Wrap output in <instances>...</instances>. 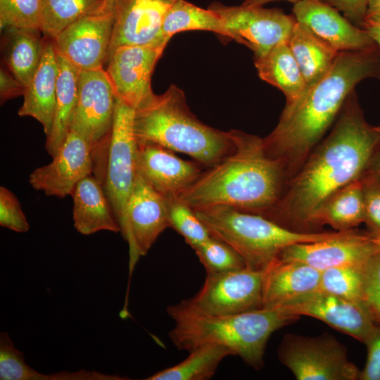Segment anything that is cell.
I'll use <instances>...</instances> for the list:
<instances>
[{
  "label": "cell",
  "mask_w": 380,
  "mask_h": 380,
  "mask_svg": "<svg viewBox=\"0 0 380 380\" xmlns=\"http://www.w3.org/2000/svg\"><path fill=\"white\" fill-rule=\"evenodd\" d=\"M104 7L106 0H42L41 30L53 39L72 23Z\"/></svg>",
  "instance_id": "31"
},
{
  "label": "cell",
  "mask_w": 380,
  "mask_h": 380,
  "mask_svg": "<svg viewBox=\"0 0 380 380\" xmlns=\"http://www.w3.org/2000/svg\"><path fill=\"white\" fill-rule=\"evenodd\" d=\"M120 0H106V6L111 8H116Z\"/></svg>",
  "instance_id": "47"
},
{
  "label": "cell",
  "mask_w": 380,
  "mask_h": 380,
  "mask_svg": "<svg viewBox=\"0 0 380 380\" xmlns=\"http://www.w3.org/2000/svg\"><path fill=\"white\" fill-rule=\"evenodd\" d=\"M283 307L292 315L318 319L363 343L377 325L364 302L349 300L321 290Z\"/></svg>",
  "instance_id": "16"
},
{
  "label": "cell",
  "mask_w": 380,
  "mask_h": 380,
  "mask_svg": "<svg viewBox=\"0 0 380 380\" xmlns=\"http://www.w3.org/2000/svg\"><path fill=\"white\" fill-rule=\"evenodd\" d=\"M367 170L380 175V142L369 162Z\"/></svg>",
  "instance_id": "45"
},
{
  "label": "cell",
  "mask_w": 380,
  "mask_h": 380,
  "mask_svg": "<svg viewBox=\"0 0 380 380\" xmlns=\"http://www.w3.org/2000/svg\"><path fill=\"white\" fill-rule=\"evenodd\" d=\"M380 134L365 119L355 90L330 134L289 179L279 201L262 215L288 229L310 231V220L329 196L367 170Z\"/></svg>",
  "instance_id": "1"
},
{
  "label": "cell",
  "mask_w": 380,
  "mask_h": 380,
  "mask_svg": "<svg viewBox=\"0 0 380 380\" xmlns=\"http://www.w3.org/2000/svg\"><path fill=\"white\" fill-rule=\"evenodd\" d=\"M378 236L355 229L324 241L296 243L284 248L277 259L305 263L319 271L344 266H364L379 251Z\"/></svg>",
  "instance_id": "14"
},
{
  "label": "cell",
  "mask_w": 380,
  "mask_h": 380,
  "mask_svg": "<svg viewBox=\"0 0 380 380\" xmlns=\"http://www.w3.org/2000/svg\"><path fill=\"white\" fill-rule=\"evenodd\" d=\"M292 11L297 21L338 52L362 50L376 44L366 30L319 0H300Z\"/></svg>",
  "instance_id": "19"
},
{
  "label": "cell",
  "mask_w": 380,
  "mask_h": 380,
  "mask_svg": "<svg viewBox=\"0 0 380 380\" xmlns=\"http://www.w3.org/2000/svg\"><path fill=\"white\" fill-rule=\"evenodd\" d=\"M194 211L212 236L231 246L243 258L246 267L254 270H265L289 246L327 240L345 232L295 231L229 205Z\"/></svg>",
  "instance_id": "6"
},
{
  "label": "cell",
  "mask_w": 380,
  "mask_h": 380,
  "mask_svg": "<svg viewBox=\"0 0 380 380\" xmlns=\"http://www.w3.org/2000/svg\"><path fill=\"white\" fill-rule=\"evenodd\" d=\"M175 1L120 0L115 11L108 56L120 46L158 41L166 13Z\"/></svg>",
  "instance_id": "20"
},
{
  "label": "cell",
  "mask_w": 380,
  "mask_h": 380,
  "mask_svg": "<svg viewBox=\"0 0 380 380\" xmlns=\"http://www.w3.org/2000/svg\"><path fill=\"white\" fill-rule=\"evenodd\" d=\"M0 379H46V374L36 371L26 363L24 354L15 347L6 332L0 333Z\"/></svg>",
  "instance_id": "35"
},
{
  "label": "cell",
  "mask_w": 380,
  "mask_h": 380,
  "mask_svg": "<svg viewBox=\"0 0 380 380\" xmlns=\"http://www.w3.org/2000/svg\"><path fill=\"white\" fill-rule=\"evenodd\" d=\"M170 227L174 229L193 249L211 236L195 211L177 195L165 196Z\"/></svg>",
  "instance_id": "32"
},
{
  "label": "cell",
  "mask_w": 380,
  "mask_h": 380,
  "mask_svg": "<svg viewBox=\"0 0 380 380\" xmlns=\"http://www.w3.org/2000/svg\"><path fill=\"white\" fill-rule=\"evenodd\" d=\"M229 132L235 150L204 170L177 196L194 210L223 205L263 215L283 194L286 184L284 170L267 155L262 138L239 130Z\"/></svg>",
  "instance_id": "3"
},
{
  "label": "cell",
  "mask_w": 380,
  "mask_h": 380,
  "mask_svg": "<svg viewBox=\"0 0 380 380\" xmlns=\"http://www.w3.org/2000/svg\"><path fill=\"white\" fill-rule=\"evenodd\" d=\"M254 61L258 76L283 92L285 107L295 104L309 88L286 41Z\"/></svg>",
  "instance_id": "25"
},
{
  "label": "cell",
  "mask_w": 380,
  "mask_h": 380,
  "mask_svg": "<svg viewBox=\"0 0 380 380\" xmlns=\"http://www.w3.org/2000/svg\"><path fill=\"white\" fill-rule=\"evenodd\" d=\"M57 58L58 72L55 115L51 130L45 143L46 150L52 157L62 146L70 131L78 101V79L80 72L58 53Z\"/></svg>",
  "instance_id": "28"
},
{
  "label": "cell",
  "mask_w": 380,
  "mask_h": 380,
  "mask_svg": "<svg viewBox=\"0 0 380 380\" xmlns=\"http://www.w3.org/2000/svg\"><path fill=\"white\" fill-rule=\"evenodd\" d=\"M222 18L236 42L254 52V58L266 55L279 43L288 41L296 22L293 15L279 8L262 6H227L213 3L210 7Z\"/></svg>",
  "instance_id": "10"
},
{
  "label": "cell",
  "mask_w": 380,
  "mask_h": 380,
  "mask_svg": "<svg viewBox=\"0 0 380 380\" xmlns=\"http://www.w3.org/2000/svg\"><path fill=\"white\" fill-rule=\"evenodd\" d=\"M0 225L19 233L30 229L18 199L4 186L0 187Z\"/></svg>",
  "instance_id": "39"
},
{
  "label": "cell",
  "mask_w": 380,
  "mask_h": 380,
  "mask_svg": "<svg viewBox=\"0 0 380 380\" xmlns=\"http://www.w3.org/2000/svg\"><path fill=\"white\" fill-rule=\"evenodd\" d=\"M321 271L301 262L274 260L264 270L262 308L283 306L319 290Z\"/></svg>",
  "instance_id": "21"
},
{
  "label": "cell",
  "mask_w": 380,
  "mask_h": 380,
  "mask_svg": "<svg viewBox=\"0 0 380 380\" xmlns=\"http://www.w3.org/2000/svg\"><path fill=\"white\" fill-rule=\"evenodd\" d=\"M343 13L350 22L363 28L369 0H319Z\"/></svg>",
  "instance_id": "41"
},
{
  "label": "cell",
  "mask_w": 380,
  "mask_h": 380,
  "mask_svg": "<svg viewBox=\"0 0 380 380\" xmlns=\"http://www.w3.org/2000/svg\"><path fill=\"white\" fill-rule=\"evenodd\" d=\"M363 277L364 303L380 325V250L364 266Z\"/></svg>",
  "instance_id": "38"
},
{
  "label": "cell",
  "mask_w": 380,
  "mask_h": 380,
  "mask_svg": "<svg viewBox=\"0 0 380 380\" xmlns=\"http://www.w3.org/2000/svg\"><path fill=\"white\" fill-rule=\"evenodd\" d=\"M115 11L104 7L70 24L52 39L56 52L80 71L103 67L108 58Z\"/></svg>",
  "instance_id": "13"
},
{
  "label": "cell",
  "mask_w": 380,
  "mask_h": 380,
  "mask_svg": "<svg viewBox=\"0 0 380 380\" xmlns=\"http://www.w3.org/2000/svg\"><path fill=\"white\" fill-rule=\"evenodd\" d=\"M168 42L158 40L141 46H122L108 56L106 72L116 96L135 109L153 95L151 79Z\"/></svg>",
  "instance_id": "15"
},
{
  "label": "cell",
  "mask_w": 380,
  "mask_h": 380,
  "mask_svg": "<svg viewBox=\"0 0 380 380\" xmlns=\"http://www.w3.org/2000/svg\"><path fill=\"white\" fill-rule=\"evenodd\" d=\"M363 29L369 33L374 42L380 48V23L366 20L363 25Z\"/></svg>",
  "instance_id": "43"
},
{
  "label": "cell",
  "mask_w": 380,
  "mask_h": 380,
  "mask_svg": "<svg viewBox=\"0 0 380 380\" xmlns=\"http://www.w3.org/2000/svg\"><path fill=\"white\" fill-rule=\"evenodd\" d=\"M53 160L36 168L29 182L36 190L46 195L65 198L76 184L93 175L94 165L89 146L77 133L69 131Z\"/></svg>",
  "instance_id": "17"
},
{
  "label": "cell",
  "mask_w": 380,
  "mask_h": 380,
  "mask_svg": "<svg viewBox=\"0 0 380 380\" xmlns=\"http://www.w3.org/2000/svg\"><path fill=\"white\" fill-rule=\"evenodd\" d=\"M367 349L365 365L359 380H380V325H376L364 343Z\"/></svg>",
  "instance_id": "40"
},
{
  "label": "cell",
  "mask_w": 380,
  "mask_h": 380,
  "mask_svg": "<svg viewBox=\"0 0 380 380\" xmlns=\"http://www.w3.org/2000/svg\"><path fill=\"white\" fill-rule=\"evenodd\" d=\"M194 251L206 273H220L246 267L241 255L228 243L212 236Z\"/></svg>",
  "instance_id": "34"
},
{
  "label": "cell",
  "mask_w": 380,
  "mask_h": 380,
  "mask_svg": "<svg viewBox=\"0 0 380 380\" xmlns=\"http://www.w3.org/2000/svg\"><path fill=\"white\" fill-rule=\"evenodd\" d=\"M4 30L5 61L10 72L25 88L40 65L46 41L38 29L9 27Z\"/></svg>",
  "instance_id": "27"
},
{
  "label": "cell",
  "mask_w": 380,
  "mask_h": 380,
  "mask_svg": "<svg viewBox=\"0 0 380 380\" xmlns=\"http://www.w3.org/2000/svg\"><path fill=\"white\" fill-rule=\"evenodd\" d=\"M370 77L380 80V48L376 44L339 52L324 77L295 104L284 108L262 144L267 155L282 167L287 182L319 143L357 84Z\"/></svg>",
  "instance_id": "2"
},
{
  "label": "cell",
  "mask_w": 380,
  "mask_h": 380,
  "mask_svg": "<svg viewBox=\"0 0 380 380\" xmlns=\"http://www.w3.org/2000/svg\"><path fill=\"white\" fill-rule=\"evenodd\" d=\"M167 227L170 222L165 198L137 173L128 201L126 226L121 232L128 244L129 255V281L123 310H128L129 281L137 262Z\"/></svg>",
  "instance_id": "12"
},
{
  "label": "cell",
  "mask_w": 380,
  "mask_h": 380,
  "mask_svg": "<svg viewBox=\"0 0 380 380\" xmlns=\"http://www.w3.org/2000/svg\"><path fill=\"white\" fill-rule=\"evenodd\" d=\"M367 231L380 236V175L366 170L360 177Z\"/></svg>",
  "instance_id": "37"
},
{
  "label": "cell",
  "mask_w": 380,
  "mask_h": 380,
  "mask_svg": "<svg viewBox=\"0 0 380 380\" xmlns=\"http://www.w3.org/2000/svg\"><path fill=\"white\" fill-rule=\"evenodd\" d=\"M274 1H287L289 2L296 4L300 0H245L242 5L247 6H262L264 4Z\"/></svg>",
  "instance_id": "46"
},
{
  "label": "cell",
  "mask_w": 380,
  "mask_h": 380,
  "mask_svg": "<svg viewBox=\"0 0 380 380\" xmlns=\"http://www.w3.org/2000/svg\"><path fill=\"white\" fill-rule=\"evenodd\" d=\"M116 94L103 67L80 71L78 101L70 130L81 136L89 146L93 175L103 186L113 119Z\"/></svg>",
  "instance_id": "7"
},
{
  "label": "cell",
  "mask_w": 380,
  "mask_h": 380,
  "mask_svg": "<svg viewBox=\"0 0 380 380\" xmlns=\"http://www.w3.org/2000/svg\"><path fill=\"white\" fill-rule=\"evenodd\" d=\"M137 144H153L186 154L204 167L220 162L235 150L230 132H222L201 121L190 110L184 91L172 84L135 109Z\"/></svg>",
  "instance_id": "5"
},
{
  "label": "cell",
  "mask_w": 380,
  "mask_h": 380,
  "mask_svg": "<svg viewBox=\"0 0 380 380\" xmlns=\"http://www.w3.org/2000/svg\"><path fill=\"white\" fill-rule=\"evenodd\" d=\"M264 270L247 267L206 273L204 283L190 303L205 313L234 315L262 308Z\"/></svg>",
  "instance_id": "11"
},
{
  "label": "cell",
  "mask_w": 380,
  "mask_h": 380,
  "mask_svg": "<svg viewBox=\"0 0 380 380\" xmlns=\"http://www.w3.org/2000/svg\"><path fill=\"white\" fill-rule=\"evenodd\" d=\"M374 128L380 134V125L374 127Z\"/></svg>",
  "instance_id": "48"
},
{
  "label": "cell",
  "mask_w": 380,
  "mask_h": 380,
  "mask_svg": "<svg viewBox=\"0 0 380 380\" xmlns=\"http://www.w3.org/2000/svg\"><path fill=\"white\" fill-rule=\"evenodd\" d=\"M364 266H344L321 271L319 290L349 300L364 302Z\"/></svg>",
  "instance_id": "33"
},
{
  "label": "cell",
  "mask_w": 380,
  "mask_h": 380,
  "mask_svg": "<svg viewBox=\"0 0 380 380\" xmlns=\"http://www.w3.org/2000/svg\"><path fill=\"white\" fill-rule=\"evenodd\" d=\"M179 364L154 373L146 380H207L215 374L222 360L234 355L228 348L217 344L200 346L189 352Z\"/></svg>",
  "instance_id": "30"
},
{
  "label": "cell",
  "mask_w": 380,
  "mask_h": 380,
  "mask_svg": "<svg viewBox=\"0 0 380 380\" xmlns=\"http://www.w3.org/2000/svg\"><path fill=\"white\" fill-rule=\"evenodd\" d=\"M287 42L308 87L324 77L339 53L297 20Z\"/></svg>",
  "instance_id": "26"
},
{
  "label": "cell",
  "mask_w": 380,
  "mask_h": 380,
  "mask_svg": "<svg viewBox=\"0 0 380 380\" xmlns=\"http://www.w3.org/2000/svg\"><path fill=\"white\" fill-rule=\"evenodd\" d=\"M25 88L15 77L4 69L0 71V96L1 103L8 99L23 95Z\"/></svg>",
  "instance_id": "42"
},
{
  "label": "cell",
  "mask_w": 380,
  "mask_h": 380,
  "mask_svg": "<svg viewBox=\"0 0 380 380\" xmlns=\"http://www.w3.org/2000/svg\"><path fill=\"white\" fill-rule=\"evenodd\" d=\"M377 241H378V246L380 250V236H378Z\"/></svg>",
  "instance_id": "49"
},
{
  "label": "cell",
  "mask_w": 380,
  "mask_h": 380,
  "mask_svg": "<svg viewBox=\"0 0 380 380\" xmlns=\"http://www.w3.org/2000/svg\"><path fill=\"white\" fill-rule=\"evenodd\" d=\"M280 362L297 380H357L360 370L349 360L346 347L334 336L289 334L277 350Z\"/></svg>",
  "instance_id": "8"
},
{
  "label": "cell",
  "mask_w": 380,
  "mask_h": 380,
  "mask_svg": "<svg viewBox=\"0 0 380 380\" xmlns=\"http://www.w3.org/2000/svg\"><path fill=\"white\" fill-rule=\"evenodd\" d=\"M188 30L214 32L232 39L220 16L184 0H175L165 16L158 40L169 42L175 34Z\"/></svg>",
  "instance_id": "29"
},
{
  "label": "cell",
  "mask_w": 380,
  "mask_h": 380,
  "mask_svg": "<svg viewBox=\"0 0 380 380\" xmlns=\"http://www.w3.org/2000/svg\"><path fill=\"white\" fill-rule=\"evenodd\" d=\"M46 39L40 65L25 87L23 103L18 113L20 116H30L38 120L47 137L55 115L58 67L53 41Z\"/></svg>",
  "instance_id": "22"
},
{
  "label": "cell",
  "mask_w": 380,
  "mask_h": 380,
  "mask_svg": "<svg viewBox=\"0 0 380 380\" xmlns=\"http://www.w3.org/2000/svg\"><path fill=\"white\" fill-rule=\"evenodd\" d=\"M0 25L41 30L42 0H0Z\"/></svg>",
  "instance_id": "36"
},
{
  "label": "cell",
  "mask_w": 380,
  "mask_h": 380,
  "mask_svg": "<svg viewBox=\"0 0 380 380\" xmlns=\"http://www.w3.org/2000/svg\"><path fill=\"white\" fill-rule=\"evenodd\" d=\"M134 112V108L116 96L103 188L119 224L120 232L126 226L128 201L137 175Z\"/></svg>",
  "instance_id": "9"
},
{
  "label": "cell",
  "mask_w": 380,
  "mask_h": 380,
  "mask_svg": "<svg viewBox=\"0 0 380 380\" xmlns=\"http://www.w3.org/2000/svg\"><path fill=\"white\" fill-rule=\"evenodd\" d=\"M167 312L175 322L169 337L178 350L190 352L208 344L224 346L255 369L264 366L265 350L272 334L300 317L283 306L210 315L196 308L189 299L169 305Z\"/></svg>",
  "instance_id": "4"
},
{
  "label": "cell",
  "mask_w": 380,
  "mask_h": 380,
  "mask_svg": "<svg viewBox=\"0 0 380 380\" xmlns=\"http://www.w3.org/2000/svg\"><path fill=\"white\" fill-rule=\"evenodd\" d=\"M136 167L138 175L164 197L179 194L204 170L202 164L183 160L173 151L153 144H137Z\"/></svg>",
  "instance_id": "18"
},
{
  "label": "cell",
  "mask_w": 380,
  "mask_h": 380,
  "mask_svg": "<svg viewBox=\"0 0 380 380\" xmlns=\"http://www.w3.org/2000/svg\"><path fill=\"white\" fill-rule=\"evenodd\" d=\"M70 195L74 227L79 233L90 235L102 230L120 232L103 186L93 175L80 180Z\"/></svg>",
  "instance_id": "23"
},
{
  "label": "cell",
  "mask_w": 380,
  "mask_h": 380,
  "mask_svg": "<svg viewBox=\"0 0 380 380\" xmlns=\"http://www.w3.org/2000/svg\"><path fill=\"white\" fill-rule=\"evenodd\" d=\"M365 221L364 201L360 178L329 196L312 215L310 231L319 232L323 225L336 231L354 229Z\"/></svg>",
  "instance_id": "24"
},
{
  "label": "cell",
  "mask_w": 380,
  "mask_h": 380,
  "mask_svg": "<svg viewBox=\"0 0 380 380\" xmlns=\"http://www.w3.org/2000/svg\"><path fill=\"white\" fill-rule=\"evenodd\" d=\"M380 23V0H369L365 20Z\"/></svg>",
  "instance_id": "44"
}]
</instances>
